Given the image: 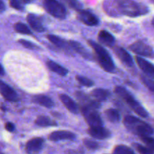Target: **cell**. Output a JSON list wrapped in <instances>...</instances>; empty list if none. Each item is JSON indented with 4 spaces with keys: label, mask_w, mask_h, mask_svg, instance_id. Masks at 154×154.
I'll list each match as a JSON object with an SVG mask.
<instances>
[{
    "label": "cell",
    "mask_w": 154,
    "mask_h": 154,
    "mask_svg": "<svg viewBox=\"0 0 154 154\" xmlns=\"http://www.w3.org/2000/svg\"><path fill=\"white\" fill-rule=\"evenodd\" d=\"M88 133L90 136L97 139H106L111 136V132L103 126L90 127L88 129Z\"/></svg>",
    "instance_id": "9a60e30c"
},
{
    "label": "cell",
    "mask_w": 154,
    "mask_h": 154,
    "mask_svg": "<svg viewBox=\"0 0 154 154\" xmlns=\"http://www.w3.org/2000/svg\"><path fill=\"white\" fill-rule=\"evenodd\" d=\"M83 116L90 127L102 126L103 122L96 108L91 107H80Z\"/></svg>",
    "instance_id": "8992f818"
},
{
    "label": "cell",
    "mask_w": 154,
    "mask_h": 154,
    "mask_svg": "<svg viewBox=\"0 0 154 154\" xmlns=\"http://www.w3.org/2000/svg\"><path fill=\"white\" fill-rule=\"evenodd\" d=\"M69 45L72 47V48L74 51H76L77 53H78L80 55H81L85 59L91 60L93 58L91 54L89 53V51L87 49H85V48L81 43H79V42H75V41H70L69 42Z\"/></svg>",
    "instance_id": "d6986e66"
},
{
    "label": "cell",
    "mask_w": 154,
    "mask_h": 154,
    "mask_svg": "<svg viewBox=\"0 0 154 154\" xmlns=\"http://www.w3.org/2000/svg\"><path fill=\"white\" fill-rule=\"evenodd\" d=\"M5 129L8 132H13L15 129V126L14 125V123H10V122H8L5 123Z\"/></svg>",
    "instance_id": "d590c367"
},
{
    "label": "cell",
    "mask_w": 154,
    "mask_h": 154,
    "mask_svg": "<svg viewBox=\"0 0 154 154\" xmlns=\"http://www.w3.org/2000/svg\"><path fill=\"white\" fill-rule=\"evenodd\" d=\"M60 99L61 100L62 103L63 104L65 107L69 110L70 112L73 114H78L79 112V107L76 104V102L71 99L69 96L66 94H60Z\"/></svg>",
    "instance_id": "e0dca14e"
},
{
    "label": "cell",
    "mask_w": 154,
    "mask_h": 154,
    "mask_svg": "<svg viewBox=\"0 0 154 154\" xmlns=\"http://www.w3.org/2000/svg\"><path fill=\"white\" fill-rule=\"evenodd\" d=\"M114 51L117 57L121 60L123 64L126 65V66H129V67L133 66L134 63L132 57L124 48H120V47H116V48H114Z\"/></svg>",
    "instance_id": "5bb4252c"
},
{
    "label": "cell",
    "mask_w": 154,
    "mask_h": 154,
    "mask_svg": "<svg viewBox=\"0 0 154 154\" xmlns=\"http://www.w3.org/2000/svg\"><path fill=\"white\" fill-rule=\"evenodd\" d=\"M0 93L3 98L8 102H16L19 100V97L16 91L2 81H0Z\"/></svg>",
    "instance_id": "9c48e42d"
},
{
    "label": "cell",
    "mask_w": 154,
    "mask_h": 154,
    "mask_svg": "<svg viewBox=\"0 0 154 154\" xmlns=\"http://www.w3.org/2000/svg\"><path fill=\"white\" fill-rule=\"evenodd\" d=\"M135 147L140 154H154V152L153 150H151L148 147H146L144 146L141 145V144H135Z\"/></svg>",
    "instance_id": "f546056e"
},
{
    "label": "cell",
    "mask_w": 154,
    "mask_h": 154,
    "mask_svg": "<svg viewBox=\"0 0 154 154\" xmlns=\"http://www.w3.org/2000/svg\"><path fill=\"white\" fill-rule=\"evenodd\" d=\"M114 154H135V152L130 148V147H127L126 145H117L114 147Z\"/></svg>",
    "instance_id": "4316f807"
},
{
    "label": "cell",
    "mask_w": 154,
    "mask_h": 154,
    "mask_svg": "<svg viewBox=\"0 0 154 154\" xmlns=\"http://www.w3.org/2000/svg\"><path fill=\"white\" fill-rule=\"evenodd\" d=\"M119 12L123 15L135 17L148 13L149 8L141 3L129 0H120L115 2Z\"/></svg>",
    "instance_id": "6da1fadb"
},
{
    "label": "cell",
    "mask_w": 154,
    "mask_h": 154,
    "mask_svg": "<svg viewBox=\"0 0 154 154\" xmlns=\"http://www.w3.org/2000/svg\"><path fill=\"white\" fill-rule=\"evenodd\" d=\"M30 1H26V0H11L9 2L11 7L13 8L16 9V10H23V4H26V3H29Z\"/></svg>",
    "instance_id": "83f0119b"
},
{
    "label": "cell",
    "mask_w": 154,
    "mask_h": 154,
    "mask_svg": "<svg viewBox=\"0 0 154 154\" xmlns=\"http://www.w3.org/2000/svg\"><path fill=\"white\" fill-rule=\"evenodd\" d=\"M135 60L140 69L142 72L147 75L150 79H154V66L147 60H145L144 58L141 57H135Z\"/></svg>",
    "instance_id": "30bf717a"
},
{
    "label": "cell",
    "mask_w": 154,
    "mask_h": 154,
    "mask_svg": "<svg viewBox=\"0 0 154 154\" xmlns=\"http://www.w3.org/2000/svg\"><path fill=\"white\" fill-rule=\"evenodd\" d=\"M123 124L132 133L139 135L141 138L150 136L153 133V128L148 123L134 116H126L123 119Z\"/></svg>",
    "instance_id": "7a4b0ae2"
},
{
    "label": "cell",
    "mask_w": 154,
    "mask_h": 154,
    "mask_svg": "<svg viewBox=\"0 0 154 154\" xmlns=\"http://www.w3.org/2000/svg\"><path fill=\"white\" fill-rule=\"evenodd\" d=\"M18 42H19L20 45H22L23 47H25L26 48H27V49L34 50V49H38V47L36 45H35V44H33L32 42H29V41H26V40H24V39H20V40L18 41Z\"/></svg>",
    "instance_id": "d6a6232c"
},
{
    "label": "cell",
    "mask_w": 154,
    "mask_h": 154,
    "mask_svg": "<svg viewBox=\"0 0 154 154\" xmlns=\"http://www.w3.org/2000/svg\"><path fill=\"white\" fill-rule=\"evenodd\" d=\"M88 43L94 51L96 59L101 67L107 72H113L115 69V66L109 53L99 44L89 40Z\"/></svg>",
    "instance_id": "277c9868"
},
{
    "label": "cell",
    "mask_w": 154,
    "mask_h": 154,
    "mask_svg": "<svg viewBox=\"0 0 154 154\" xmlns=\"http://www.w3.org/2000/svg\"><path fill=\"white\" fill-rule=\"evenodd\" d=\"M43 7L47 12L58 19H64L67 14V10L63 4L55 0H45L43 2Z\"/></svg>",
    "instance_id": "5b68a950"
},
{
    "label": "cell",
    "mask_w": 154,
    "mask_h": 154,
    "mask_svg": "<svg viewBox=\"0 0 154 154\" xmlns=\"http://www.w3.org/2000/svg\"><path fill=\"white\" fill-rule=\"evenodd\" d=\"M141 80L143 82V84L147 87L150 90L154 92V81L152 79H150V78H147L146 77H141Z\"/></svg>",
    "instance_id": "1f68e13d"
},
{
    "label": "cell",
    "mask_w": 154,
    "mask_h": 154,
    "mask_svg": "<svg viewBox=\"0 0 154 154\" xmlns=\"http://www.w3.org/2000/svg\"><path fill=\"white\" fill-rule=\"evenodd\" d=\"M33 102L48 108H52L54 105L52 99L45 95H36L33 97Z\"/></svg>",
    "instance_id": "ffe728a7"
},
{
    "label": "cell",
    "mask_w": 154,
    "mask_h": 154,
    "mask_svg": "<svg viewBox=\"0 0 154 154\" xmlns=\"http://www.w3.org/2000/svg\"><path fill=\"white\" fill-rule=\"evenodd\" d=\"M35 123L39 126H54L57 125V123L54 120H51L50 117H47V116L43 115L38 116L36 118Z\"/></svg>",
    "instance_id": "603a6c76"
},
{
    "label": "cell",
    "mask_w": 154,
    "mask_h": 154,
    "mask_svg": "<svg viewBox=\"0 0 154 154\" xmlns=\"http://www.w3.org/2000/svg\"><path fill=\"white\" fill-rule=\"evenodd\" d=\"M84 144L86 146V147L90 150H96L99 148V144L94 141H92L90 139L84 140Z\"/></svg>",
    "instance_id": "836d02e7"
},
{
    "label": "cell",
    "mask_w": 154,
    "mask_h": 154,
    "mask_svg": "<svg viewBox=\"0 0 154 154\" xmlns=\"http://www.w3.org/2000/svg\"><path fill=\"white\" fill-rule=\"evenodd\" d=\"M26 20L32 29L39 32L45 31V29L42 23V20L37 15L33 14H29L26 17Z\"/></svg>",
    "instance_id": "2e32d148"
},
{
    "label": "cell",
    "mask_w": 154,
    "mask_h": 154,
    "mask_svg": "<svg viewBox=\"0 0 154 154\" xmlns=\"http://www.w3.org/2000/svg\"><path fill=\"white\" fill-rule=\"evenodd\" d=\"M5 74L4 72V68H3V66L1 65V72H0V75H1V76H3Z\"/></svg>",
    "instance_id": "74e56055"
},
{
    "label": "cell",
    "mask_w": 154,
    "mask_h": 154,
    "mask_svg": "<svg viewBox=\"0 0 154 154\" xmlns=\"http://www.w3.org/2000/svg\"><path fill=\"white\" fill-rule=\"evenodd\" d=\"M44 142H45L44 139L42 138H32L26 144V151L28 154L38 153L43 147Z\"/></svg>",
    "instance_id": "8fae6325"
},
{
    "label": "cell",
    "mask_w": 154,
    "mask_h": 154,
    "mask_svg": "<svg viewBox=\"0 0 154 154\" xmlns=\"http://www.w3.org/2000/svg\"><path fill=\"white\" fill-rule=\"evenodd\" d=\"M48 38L49 39L50 42L52 44H54L55 46H57V48H61V49H68L67 44L65 40H63L61 38L58 37L57 35H48Z\"/></svg>",
    "instance_id": "cb8c5ba5"
},
{
    "label": "cell",
    "mask_w": 154,
    "mask_h": 154,
    "mask_svg": "<svg viewBox=\"0 0 154 154\" xmlns=\"http://www.w3.org/2000/svg\"><path fill=\"white\" fill-rule=\"evenodd\" d=\"M129 49L142 57H148V58H154V51L150 45H147L142 42H135L129 46Z\"/></svg>",
    "instance_id": "52a82bcc"
},
{
    "label": "cell",
    "mask_w": 154,
    "mask_h": 154,
    "mask_svg": "<svg viewBox=\"0 0 154 154\" xmlns=\"http://www.w3.org/2000/svg\"><path fill=\"white\" fill-rule=\"evenodd\" d=\"M105 116L109 121L111 123H118L120 120V112L117 109L114 108H110L105 111Z\"/></svg>",
    "instance_id": "d4e9b609"
},
{
    "label": "cell",
    "mask_w": 154,
    "mask_h": 154,
    "mask_svg": "<svg viewBox=\"0 0 154 154\" xmlns=\"http://www.w3.org/2000/svg\"><path fill=\"white\" fill-rule=\"evenodd\" d=\"M47 66H48V69H49L50 70L55 72V73L58 74L59 75L66 76L68 74V70L66 68L60 66V64L52 61V60H48V61L47 62Z\"/></svg>",
    "instance_id": "44dd1931"
},
{
    "label": "cell",
    "mask_w": 154,
    "mask_h": 154,
    "mask_svg": "<svg viewBox=\"0 0 154 154\" xmlns=\"http://www.w3.org/2000/svg\"><path fill=\"white\" fill-rule=\"evenodd\" d=\"M76 79L77 81L81 84V85L85 86V87H93V86L94 85V82H93L92 80L86 78V77L81 76V75H77Z\"/></svg>",
    "instance_id": "f1b7e54d"
},
{
    "label": "cell",
    "mask_w": 154,
    "mask_h": 154,
    "mask_svg": "<svg viewBox=\"0 0 154 154\" xmlns=\"http://www.w3.org/2000/svg\"><path fill=\"white\" fill-rule=\"evenodd\" d=\"M0 5H1L0 6V12H1V13H2V12L5 11V5L4 2L3 1L0 2Z\"/></svg>",
    "instance_id": "8d00e7d4"
},
{
    "label": "cell",
    "mask_w": 154,
    "mask_h": 154,
    "mask_svg": "<svg viewBox=\"0 0 154 154\" xmlns=\"http://www.w3.org/2000/svg\"><path fill=\"white\" fill-rule=\"evenodd\" d=\"M75 137L76 136L73 132H69V131L60 130L51 132L48 136V138L51 141H63V140L72 141V140H75Z\"/></svg>",
    "instance_id": "7c38bea8"
},
{
    "label": "cell",
    "mask_w": 154,
    "mask_h": 154,
    "mask_svg": "<svg viewBox=\"0 0 154 154\" xmlns=\"http://www.w3.org/2000/svg\"><path fill=\"white\" fill-rule=\"evenodd\" d=\"M141 140L148 147V148L154 152V138L150 136H146L141 138Z\"/></svg>",
    "instance_id": "4dcf8cb0"
},
{
    "label": "cell",
    "mask_w": 154,
    "mask_h": 154,
    "mask_svg": "<svg viewBox=\"0 0 154 154\" xmlns=\"http://www.w3.org/2000/svg\"><path fill=\"white\" fill-rule=\"evenodd\" d=\"M78 18L83 23L87 26H94L99 24V18L91 11L87 10H81L78 11Z\"/></svg>",
    "instance_id": "ba28073f"
},
{
    "label": "cell",
    "mask_w": 154,
    "mask_h": 154,
    "mask_svg": "<svg viewBox=\"0 0 154 154\" xmlns=\"http://www.w3.org/2000/svg\"><path fill=\"white\" fill-rule=\"evenodd\" d=\"M98 40L102 45L108 47H113L115 44L114 36L106 30H101L98 35Z\"/></svg>",
    "instance_id": "ac0fdd59"
},
{
    "label": "cell",
    "mask_w": 154,
    "mask_h": 154,
    "mask_svg": "<svg viewBox=\"0 0 154 154\" xmlns=\"http://www.w3.org/2000/svg\"><path fill=\"white\" fill-rule=\"evenodd\" d=\"M114 92L131 109L133 110L134 112L144 118L148 117L147 111L126 88L118 86V87H115Z\"/></svg>",
    "instance_id": "3957f363"
},
{
    "label": "cell",
    "mask_w": 154,
    "mask_h": 154,
    "mask_svg": "<svg viewBox=\"0 0 154 154\" xmlns=\"http://www.w3.org/2000/svg\"><path fill=\"white\" fill-rule=\"evenodd\" d=\"M14 29L15 32L20 33V34L32 35V31L30 30V29L26 24L23 23H16L14 26Z\"/></svg>",
    "instance_id": "484cf974"
},
{
    "label": "cell",
    "mask_w": 154,
    "mask_h": 154,
    "mask_svg": "<svg viewBox=\"0 0 154 154\" xmlns=\"http://www.w3.org/2000/svg\"><path fill=\"white\" fill-rule=\"evenodd\" d=\"M152 25H153V27H154V18L153 20H152Z\"/></svg>",
    "instance_id": "f35d334b"
},
{
    "label": "cell",
    "mask_w": 154,
    "mask_h": 154,
    "mask_svg": "<svg viewBox=\"0 0 154 154\" xmlns=\"http://www.w3.org/2000/svg\"><path fill=\"white\" fill-rule=\"evenodd\" d=\"M91 96L93 99L100 103V102L105 101L109 97L110 92L107 90H104V89H96V90H93V92L91 93Z\"/></svg>",
    "instance_id": "7402d4cb"
},
{
    "label": "cell",
    "mask_w": 154,
    "mask_h": 154,
    "mask_svg": "<svg viewBox=\"0 0 154 154\" xmlns=\"http://www.w3.org/2000/svg\"><path fill=\"white\" fill-rule=\"evenodd\" d=\"M75 96L81 104V107H91V108L98 109L100 106L99 102H98L95 99H91L85 93H81V92H77L75 93Z\"/></svg>",
    "instance_id": "4fadbf2b"
},
{
    "label": "cell",
    "mask_w": 154,
    "mask_h": 154,
    "mask_svg": "<svg viewBox=\"0 0 154 154\" xmlns=\"http://www.w3.org/2000/svg\"><path fill=\"white\" fill-rule=\"evenodd\" d=\"M68 4H69V5L72 8L75 9V10H77V11H81L82 10V4H81L80 2L78 1H69L68 2Z\"/></svg>",
    "instance_id": "e575fe53"
}]
</instances>
